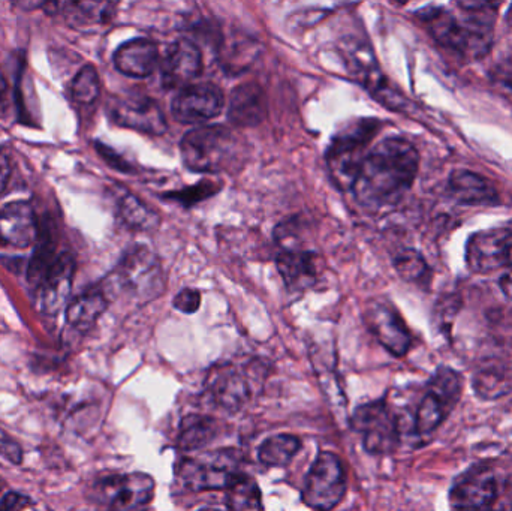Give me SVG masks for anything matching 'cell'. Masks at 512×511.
<instances>
[{
    "label": "cell",
    "instance_id": "2",
    "mask_svg": "<svg viewBox=\"0 0 512 511\" xmlns=\"http://www.w3.org/2000/svg\"><path fill=\"white\" fill-rule=\"evenodd\" d=\"M460 8L468 12L465 20L454 17L447 9L432 8L420 11V18L429 27L433 38L463 57H483L492 47L493 21L498 3L460 2Z\"/></svg>",
    "mask_w": 512,
    "mask_h": 511
},
{
    "label": "cell",
    "instance_id": "36",
    "mask_svg": "<svg viewBox=\"0 0 512 511\" xmlns=\"http://www.w3.org/2000/svg\"><path fill=\"white\" fill-rule=\"evenodd\" d=\"M0 458L15 465L20 464L23 458L20 446L2 428H0Z\"/></svg>",
    "mask_w": 512,
    "mask_h": 511
},
{
    "label": "cell",
    "instance_id": "40",
    "mask_svg": "<svg viewBox=\"0 0 512 511\" xmlns=\"http://www.w3.org/2000/svg\"><path fill=\"white\" fill-rule=\"evenodd\" d=\"M507 266L512 267V230L510 237H508V245H507Z\"/></svg>",
    "mask_w": 512,
    "mask_h": 511
},
{
    "label": "cell",
    "instance_id": "41",
    "mask_svg": "<svg viewBox=\"0 0 512 511\" xmlns=\"http://www.w3.org/2000/svg\"><path fill=\"white\" fill-rule=\"evenodd\" d=\"M6 80L5 77H3L2 72H0V98H2L3 93L6 92Z\"/></svg>",
    "mask_w": 512,
    "mask_h": 511
},
{
    "label": "cell",
    "instance_id": "14",
    "mask_svg": "<svg viewBox=\"0 0 512 511\" xmlns=\"http://www.w3.org/2000/svg\"><path fill=\"white\" fill-rule=\"evenodd\" d=\"M159 66L164 87L185 89L203 71V54L194 41L180 38L167 48Z\"/></svg>",
    "mask_w": 512,
    "mask_h": 511
},
{
    "label": "cell",
    "instance_id": "16",
    "mask_svg": "<svg viewBox=\"0 0 512 511\" xmlns=\"http://www.w3.org/2000/svg\"><path fill=\"white\" fill-rule=\"evenodd\" d=\"M511 230L493 228L480 231L469 239L466 248V263L475 273L495 272L507 266V245Z\"/></svg>",
    "mask_w": 512,
    "mask_h": 511
},
{
    "label": "cell",
    "instance_id": "37",
    "mask_svg": "<svg viewBox=\"0 0 512 511\" xmlns=\"http://www.w3.org/2000/svg\"><path fill=\"white\" fill-rule=\"evenodd\" d=\"M96 150H98L101 158L104 159L110 167H113L114 170L122 171V173H134L131 165H129L122 156L117 155L110 147L105 146V144L96 143Z\"/></svg>",
    "mask_w": 512,
    "mask_h": 511
},
{
    "label": "cell",
    "instance_id": "29",
    "mask_svg": "<svg viewBox=\"0 0 512 511\" xmlns=\"http://www.w3.org/2000/svg\"><path fill=\"white\" fill-rule=\"evenodd\" d=\"M62 14L66 15L72 26H92L107 24L113 18V3L75 2L65 3Z\"/></svg>",
    "mask_w": 512,
    "mask_h": 511
},
{
    "label": "cell",
    "instance_id": "13",
    "mask_svg": "<svg viewBox=\"0 0 512 511\" xmlns=\"http://www.w3.org/2000/svg\"><path fill=\"white\" fill-rule=\"evenodd\" d=\"M364 321L379 344L393 356L403 357L411 350L412 336L394 306L387 302L369 303L364 312Z\"/></svg>",
    "mask_w": 512,
    "mask_h": 511
},
{
    "label": "cell",
    "instance_id": "34",
    "mask_svg": "<svg viewBox=\"0 0 512 511\" xmlns=\"http://www.w3.org/2000/svg\"><path fill=\"white\" fill-rule=\"evenodd\" d=\"M221 188V183L204 179L201 180L198 185L189 186V188L180 189V191L170 192V194L164 195V198L165 200L177 201V203L182 204V206L191 207L218 194Z\"/></svg>",
    "mask_w": 512,
    "mask_h": 511
},
{
    "label": "cell",
    "instance_id": "18",
    "mask_svg": "<svg viewBox=\"0 0 512 511\" xmlns=\"http://www.w3.org/2000/svg\"><path fill=\"white\" fill-rule=\"evenodd\" d=\"M113 60L117 71L126 77L147 78L161 65V54L152 39L135 38L120 45Z\"/></svg>",
    "mask_w": 512,
    "mask_h": 511
},
{
    "label": "cell",
    "instance_id": "6",
    "mask_svg": "<svg viewBox=\"0 0 512 511\" xmlns=\"http://www.w3.org/2000/svg\"><path fill=\"white\" fill-rule=\"evenodd\" d=\"M348 489L345 465L336 453L322 452L310 467L301 500L316 511H331L342 503Z\"/></svg>",
    "mask_w": 512,
    "mask_h": 511
},
{
    "label": "cell",
    "instance_id": "17",
    "mask_svg": "<svg viewBox=\"0 0 512 511\" xmlns=\"http://www.w3.org/2000/svg\"><path fill=\"white\" fill-rule=\"evenodd\" d=\"M38 239V221L32 204L12 201L0 207V245L26 249Z\"/></svg>",
    "mask_w": 512,
    "mask_h": 511
},
{
    "label": "cell",
    "instance_id": "10",
    "mask_svg": "<svg viewBox=\"0 0 512 511\" xmlns=\"http://www.w3.org/2000/svg\"><path fill=\"white\" fill-rule=\"evenodd\" d=\"M453 511H492L499 497L495 473L484 465H475L457 477L450 489Z\"/></svg>",
    "mask_w": 512,
    "mask_h": 511
},
{
    "label": "cell",
    "instance_id": "32",
    "mask_svg": "<svg viewBox=\"0 0 512 511\" xmlns=\"http://www.w3.org/2000/svg\"><path fill=\"white\" fill-rule=\"evenodd\" d=\"M101 93V80L95 66L86 65L80 69L71 84V95L78 104L90 105Z\"/></svg>",
    "mask_w": 512,
    "mask_h": 511
},
{
    "label": "cell",
    "instance_id": "8",
    "mask_svg": "<svg viewBox=\"0 0 512 511\" xmlns=\"http://www.w3.org/2000/svg\"><path fill=\"white\" fill-rule=\"evenodd\" d=\"M116 278L125 290L144 299L158 297L164 290L161 261L146 246H134L123 255Z\"/></svg>",
    "mask_w": 512,
    "mask_h": 511
},
{
    "label": "cell",
    "instance_id": "21",
    "mask_svg": "<svg viewBox=\"0 0 512 511\" xmlns=\"http://www.w3.org/2000/svg\"><path fill=\"white\" fill-rule=\"evenodd\" d=\"M155 480L144 473H132L119 479L108 511H147L155 497Z\"/></svg>",
    "mask_w": 512,
    "mask_h": 511
},
{
    "label": "cell",
    "instance_id": "11",
    "mask_svg": "<svg viewBox=\"0 0 512 511\" xmlns=\"http://www.w3.org/2000/svg\"><path fill=\"white\" fill-rule=\"evenodd\" d=\"M224 105V93L216 84H191L180 90L171 105V111L177 122L195 125L218 117Z\"/></svg>",
    "mask_w": 512,
    "mask_h": 511
},
{
    "label": "cell",
    "instance_id": "38",
    "mask_svg": "<svg viewBox=\"0 0 512 511\" xmlns=\"http://www.w3.org/2000/svg\"><path fill=\"white\" fill-rule=\"evenodd\" d=\"M11 159L5 149H0V195L5 192L8 186L9 179H11Z\"/></svg>",
    "mask_w": 512,
    "mask_h": 511
},
{
    "label": "cell",
    "instance_id": "42",
    "mask_svg": "<svg viewBox=\"0 0 512 511\" xmlns=\"http://www.w3.org/2000/svg\"><path fill=\"white\" fill-rule=\"evenodd\" d=\"M508 23H510V26L512 27V5L510 11H508Z\"/></svg>",
    "mask_w": 512,
    "mask_h": 511
},
{
    "label": "cell",
    "instance_id": "28",
    "mask_svg": "<svg viewBox=\"0 0 512 511\" xmlns=\"http://www.w3.org/2000/svg\"><path fill=\"white\" fill-rule=\"evenodd\" d=\"M228 511H264L261 489L252 477L242 474L227 489Z\"/></svg>",
    "mask_w": 512,
    "mask_h": 511
},
{
    "label": "cell",
    "instance_id": "9",
    "mask_svg": "<svg viewBox=\"0 0 512 511\" xmlns=\"http://www.w3.org/2000/svg\"><path fill=\"white\" fill-rule=\"evenodd\" d=\"M340 53L345 59L349 72L364 87L372 93L373 98L390 107L391 110H399L403 105V98L388 83L387 78L378 68L372 50L361 42L345 41L340 44Z\"/></svg>",
    "mask_w": 512,
    "mask_h": 511
},
{
    "label": "cell",
    "instance_id": "31",
    "mask_svg": "<svg viewBox=\"0 0 512 511\" xmlns=\"http://www.w3.org/2000/svg\"><path fill=\"white\" fill-rule=\"evenodd\" d=\"M54 252H56V246L51 237L45 233L44 237L38 239L35 254L27 267V281L32 287L38 288L47 273L50 272L51 266L57 260Z\"/></svg>",
    "mask_w": 512,
    "mask_h": 511
},
{
    "label": "cell",
    "instance_id": "20",
    "mask_svg": "<svg viewBox=\"0 0 512 511\" xmlns=\"http://www.w3.org/2000/svg\"><path fill=\"white\" fill-rule=\"evenodd\" d=\"M267 114V95L259 84H240L231 93L228 119L233 125L254 128L267 119Z\"/></svg>",
    "mask_w": 512,
    "mask_h": 511
},
{
    "label": "cell",
    "instance_id": "22",
    "mask_svg": "<svg viewBox=\"0 0 512 511\" xmlns=\"http://www.w3.org/2000/svg\"><path fill=\"white\" fill-rule=\"evenodd\" d=\"M448 189L454 200L471 206H493L499 203L498 191L495 186L480 174L472 171L457 170L451 174Z\"/></svg>",
    "mask_w": 512,
    "mask_h": 511
},
{
    "label": "cell",
    "instance_id": "5",
    "mask_svg": "<svg viewBox=\"0 0 512 511\" xmlns=\"http://www.w3.org/2000/svg\"><path fill=\"white\" fill-rule=\"evenodd\" d=\"M180 482L188 491L228 489L240 476V456L234 450H216L197 458H185L177 470Z\"/></svg>",
    "mask_w": 512,
    "mask_h": 511
},
{
    "label": "cell",
    "instance_id": "4",
    "mask_svg": "<svg viewBox=\"0 0 512 511\" xmlns=\"http://www.w3.org/2000/svg\"><path fill=\"white\" fill-rule=\"evenodd\" d=\"M379 119H357L346 123L334 135L327 150L328 171L340 189H351L366 159L367 147L378 135Z\"/></svg>",
    "mask_w": 512,
    "mask_h": 511
},
{
    "label": "cell",
    "instance_id": "1",
    "mask_svg": "<svg viewBox=\"0 0 512 511\" xmlns=\"http://www.w3.org/2000/svg\"><path fill=\"white\" fill-rule=\"evenodd\" d=\"M420 155L409 141L387 138L367 153L351 191L369 209L396 204L414 183Z\"/></svg>",
    "mask_w": 512,
    "mask_h": 511
},
{
    "label": "cell",
    "instance_id": "24",
    "mask_svg": "<svg viewBox=\"0 0 512 511\" xmlns=\"http://www.w3.org/2000/svg\"><path fill=\"white\" fill-rule=\"evenodd\" d=\"M107 306V297L101 290L87 291L66 306V321L75 330L87 332L95 326Z\"/></svg>",
    "mask_w": 512,
    "mask_h": 511
},
{
    "label": "cell",
    "instance_id": "12",
    "mask_svg": "<svg viewBox=\"0 0 512 511\" xmlns=\"http://www.w3.org/2000/svg\"><path fill=\"white\" fill-rule=\"evenodd\" d=\"M110 113L117 125L144 134L162 135L168 129L164 111L158 102L149 96L126 95L116 98L111 104Z\"/></svg>",
    "mask_w": 512,
    "mask_h": 511
},
{
    "label": "cell",
    "instance_id": "19",
    "mask_svg": "<svg viewBox=\"0 0 512 511\" xmlns=\"http://www.w3.org/2000/svg\"><path fill=\"white\" fill-rule=\"evenodd\" d=\"M277 270L286 287L291 291H303L313 287L321 276V261L312 251L283 249L277 255Z\"/></svg>",
    "mask_w": 512,
    "mask_h": 511
},
{
    "label": "cell",
    "instance_id": "7",
    "mask_svg": "<svg viewBox=\"0 0 512 511\" xmlns=\"http://www.w3.org/2000/svg\"><path fill=\"white\" fill-rule=\"evenodd\" d=\"M351 425L363 437L364 449L372 455L394 452L402 441V419L384 401L360 405L352 414Z\"/></svg>",
    "mask_w": 512,
    "mask_h": 511
},
{
    "label": "cell",
    "instance_id": "25",
    "mask_svg": "<svg viewBox=\"0 0 512 511\" xmlns=\"http://www.w3.org/2000/svg\"><path fill=\"white\" fill-rule=\"evenodd\" d=\"M454 407L456 405L451 404L435 390H427L426 395L418 405L414 423H412L415 437H426V435L435 432L447 419L448 414L454 410Z\"/></svg>",
    "mask_w": 512,
    "mask_h": 511
},
{
    "label": "cell",
    "instance_id": "33",
    "mask_svg": "<svg viewBox=\"0 0 512 511\" xmlns=\"http://www.w3.org/2000/svg\"><path fill=\"white\" fill-rule=\"evenodd\" d=\"M394 267L405 281L420 284L429 279V266H427L423 255L414 249H405V251L399 252L394 258Z\"/></svg>",
    "mask_w": 512,
    "mask_h": 511
},
{
    "label": "cell",
    "instance_id": "35",
    "mask_svg": "<svg viewBox=\"0 0 512 511\" xmlns=\"http://www.w3.org/2000/svg\"><path fill=\"white\" fill-rule=\"evenodd\" d=\"M173 306L183 314H195L201 306V293L194 288H185L173 300Z\"/></svg>",
    "mask_w": 512,
    "mask_h": 511
},
{
    "label": "cell",
    "instance_id": "39",
    "mask_svg": "<svg viewBox=\"0 0 512 511\" xmlns=\"http://www.w3.org/2000/svg\"><path fill=\"white\" fill-rule=\"evenodd\" d=\"M30 501L18 494H8L0 504V511H20L29 506Z\"/></svg>",
    "mask_w": 512,
    "mask_h": 511
},
{
    "label": "cell",
    "instance_id": "3",
    "mask_svg": "<svg viewBox=\"0 0 512 511\" xmlns=\"http://www.w3.org/2000/svg\"><path fill=\"white\" fill-rule=\"evenodd\" d=\"M183 164L194 173L219 174L242 167L245 143L225 126L192 129L180 143Z\"/></svg>",
    "mask_w": 512,
    "mask_h": 511
},
{
    "label": "cell",
    "instance_id": "26",
    "mask_svg": "<svg viewBox=\"0 0 512 511\" xmlns=\"http://www.w3.org/2000/svg\"><path fill=\"white\" fill-rule=\"evenodd\" d=\"M219 432V425L209 416H189L180 428L179 446L183 452H194L209 446Z\"/></svg>",
    "mask_w": 512,
    "mask_h": 511
},
{
    "label": "cell",
    "instance_id": "23",
    "mask_svg": "<svg viewBox=\"0 0 512 511\" xmlns=\"http://www.w3.org/2000/svg\"><path fill=\"white\" fill-rule=\"evenodd\" d=\"M216 372L218 374L210 380V395L224 410H239L249 398V386L245 378L233 368H221Z\"/></svg>",
    "mask_w": 512,
    "mask_h": 511
},
{
    "label": "cell",
    "instance_id": "27",
    "mask_svg": "<svg viewBox=\"0 0 512 511\" xmlns=\"http://www.w3.org/2000/svg\"><path fill=\"white\" fill-rule=\"evenodd\" d=\"M301 446L300 438L295 435H274L258 447L259 462L268 468L286 467L298 455Z\"/></svg>",
    "mask_w": 512,
    "mask_h": 511
},
{
    "label": "cell",
    "instance_id": "15",
    "mask_svg": "<svg viewBox=\"0 0 512 511\" xmlns=\"http://www.w3.org/2000/svg\"><path fill=\"white\" fill-rule=\"evenodd\" d=\"M75 260L71 254L57 257L44 281L36 288V306L45 315H57L71 296L74 282Z\"/></svg>",
    "mask_w": 512,
    "mask_h": 511
},
{
    "label": "cell",
    "instance_id": "30",
    "mask_svg": "<svg viewBox=\"0 0 512 511\" xmlns=\"http://www.w3.org/2000/svg\"><path fill=\"white\" fill-rule=\"evenodd\" d=\"M119 212L129 227L137 228V230H150V228L158 227V215L140 198L134 197L132 194H125L120 198Z\"/></svg>",
    "mask_w": 512,
    "mask_h": 511
},
{
    "label": "cell",
    "instance_id": "43",
    "mask_svg": "<svg viewBox=\"0 0 512 511\" xmlns=\"http://www.w3.org/2000/svg\"><path fill=\"white\" fill-rule=\"evenodd\" d=\"M198 511H228V510H219V509H201Z\"/></svg>",
    "mask_w": 512,
    "mask_h": 511
}]
</instances>
